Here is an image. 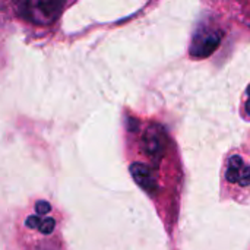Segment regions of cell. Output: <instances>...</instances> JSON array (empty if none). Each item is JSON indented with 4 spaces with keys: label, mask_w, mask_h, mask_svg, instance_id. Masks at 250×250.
Returning a JSON list of instances; mask_svg holds the SVG:
<instances>
[{
    "label": "cell",
    "mask_w": 250,
    "mask_h": 250,
    "mask_svg": "<svg viewBox=\"0 0 250 250\" xmlns=\"http://www.w3.org/2000/svg\"><path fill=\"white\" fill-rule=\"evenodd\" d=\"M248 101H246V111H248V114L250 116V86L248 88Z\"/></svg>",
    "instance_id": "cell-9"
},
{
    "label": "cell",
    "mask_w": 250,
    "mask_h": 250,
    "mask_svg": "<svg viewBox=\"0 0 250 250\" xmlns=\"http://www.w3.org/2000/svg\"><path fill=\"white\" fill-rule=\"evenodd\" d=\"M226 179L229 183H236L242 188L250 186V166L245 164L240 155H233L229 160Z\"/></svg>",
    "instance_id": "cell-4"
},
{
    "label": "cell",
    "mask_w": 250,
    "mask_h": 250,
    "mask_svg": "<svg viewBox=\"0 0 250 250\" xmlns=\"http://www.w3.org/2000/svg\"><path fill=\"white\" fill-rule=\"evenodd\" d=\"M167 148V135L163 126L149 125L142 135V149L154 161H160Z\"/></svg>",
    "instance_id": "cell-2"
},
{
    "label": "cell",
    "mask_w": 250,
    "mask_h": 250,
    "mask_svg": "<svg viewBox=\"0 0 250 250\" xmlns=\"http://www.w3.org/2000/svg\"><path fill=\"white\" fill-rule=\"evenodd\" d=\"M221 38H223L221 31L204 28L202 31L196 32L193 37V41L190 45V56H193L196 59L211 56L218 48Z\"/></svg>",
    "instance_id": "cell-3"
},
{
    "label": "cell",
    "mask_w": 250,
    "mask_h": 250,
    "mask_svg": "<svg viewBox=\"0 0 250 250\" xmlns=\"http://www.w3.org/2000/svg\"><path fill=\"white\" fill-rule=\"evenodd\" d=\"M63 9L59 1H25L19 4V15L38 25H48L54 22Z\"/></svg>",
    "instance_id": "cell-1"
},
{
    "label": "cell",
    "mask_w": 250,
    "mask_h": 250,
    "mask_svg": "<svg viewBox=\"0 0 250 250\" xmlns=\"http://www.w3.org/2000/svg\"><path fill=\"white\" fill-rule=\"evenodd\" d=\"M35 211L40 214V215H45L47 212H50V204L44 202V201H40L35 204Z\"/></svg>",
    "instance_id": "cell-7"
},
{
    "label": "cell",
    "mask_w": 250,
    "mask_h": 250,
    "mask_svg": "<svg viewBox=\"0 0 250 250\" xmlns=\"http://www.w3.org/2000/svg\"><path fill=\"white\" fill-rule=\"evenodd\" d=\"M130 174L133 180L148 193H152L157 190V177L152 171V168L142 163H133L130 166Z\"/></svg>",
    "instance_id": "cell-5"
},
{
    "label": "cell",
    "mask_w": 250,
    "mask_h": 250,
    "mask_svg": "<svg viewBox=\"0 0 250 250\" xmlns=\"http://www.w3.org/2000/svg\"><path fill=\"white\" fill-rule=\"evenodd\" d=\"M38 230L42 233V234H50L53 230H54V221L51 220V218H48V220H44V221H41V224H40V227H38Z\"/></svg>",
    "instance_id": "cell-6"
},
{
    "label": "cell",
    "mask_w": 250,
    "mask_h": 250,
    "mask_svg": "<svg viewBox=\"0 0 250 250\" xmlns=\"http://www.w3.org/2000/svg\"><path fill=\"white\" fill-rule=\"evenodd\" d=\"M40 224H41V220H40L38 217H29V218L26 220V226L31 227V229H38Z\"/></svg>",
    "instance_id": "cell-8"
}]
</instances>
